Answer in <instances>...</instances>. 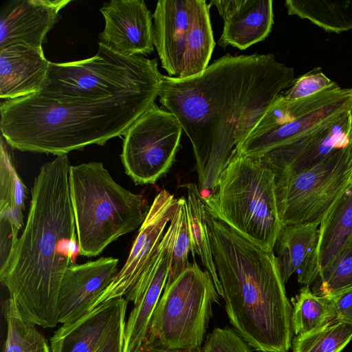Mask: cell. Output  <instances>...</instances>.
<instances>
[{
  "label": "cell",
  "mask_w": 352,
  "mask_h": 352,
  "mask_svg": "<svg viewBox=\"0 0 352 352\" xmlns=\"http://www.w3.org/2000/svg\"><path fill=\"white\" fill-rule=\"evenodd\" d=\"M295 79L272 54H227L198 75L162 76L159 100L190 140L199 190L214 188L236 148Z\"/></svg>",
  "instance_id": "6da1fadb"
},
{
  "label": "cell",
  "mask_w": 352,
  "mask_h": 352,
  "mask_svg": "<svg viewBox=\"0 0 352 352\" xmlns=\"http://www.w3.org/2000/svg\"><path fill=\"white\" fill-rule=\"evenodd\" d=\"M67 155L45 163L35 177L26 224L6 272L0 276L21 315L43 328L58 322L64 274L80 255L70 197Z\"/></svg>",
  "instance_id": "7a4b0ae2"
},
{
  "label": "cell",
  "mask_w": 352,
  "mask_h": 352,
  "mask_svg": "<svg viewBox=\"0 0 352 352\" xmlns=\"http://www.w3.org/2000/svg\"><path fill=\"white\" fill-rule=\"evenodd\" d=\"M207 221L230 324L256 351L287 352L294 333L292 306L274 250L255 243L208 212Z\"/></svg>",
  "instance_id": "3957f363"
},
{
  "label": "cell",
  "mask_w": 352,
  "mask_h": 352,
  "mask_svg": "<svg viewBox=\"0 0 352 352\" xmlns=\"http://www.w3.org/2000/svg\"><path fill=\"white\" fill-rule=\"evenodd\" d=\"M160 90L93 102L57 101L38 94L7 100L0 104L1 135L12 148L56 156L104 145L124 135L155 103Z\"/></svg>",
  "instance_id": "277c9868"
},
{
  "label": "cell",
  "mask_w": 352,
  "mask_h": 352,
  "mask_svg": "<svg viewBox=\"0 0 352 352\" xmlns=\"http://www.w3.org/2000/svg\"><path fill=\"white\" fill-rule=\"evenodd\" d=\"M70 197L80 255L94 257L140 227L150 206L118 184L100 162L71 165Z\"/></svg>",
  "instance_id": "5b68a950"
},
{
  "label": "cell",
  "mask_w": 352,
  "mask_h": 352,
  "mask_svg": "<svg viewBox=\"0 0 352 352\" xmlns=\"http://www.w3.org/2000/svg\"><path fill=\"white\" fill-rule=\"evenodd\" d=\"M274 173L262 157L235 152L210 195L209 214L265 249L274 250L283 226L278 212Z\"/></svg>",
  "instance_id": "8992f818"
},
{
  "label": "cell",
  "mask_w": 352,
  "mask_h": 352,
  "mask_svg": "<svg viewBox=\"0 0 352 352\" xmlns=\"http://www.w3.org/2000/svg\"><path fill=\"white\" fill-rule=\"evenodd\" d=\"M162 76L156 58L125 56L99 42L91 58L50 62L37 94L57 101H100L129 92L160 89Z\"/></svg>",
  "instance_id": "52a82bcc"
},
{
  "label": "cell",
  "mask_w": 352,
  "mask_h": 352,
  "mask_svg": "<svg viewBox=\"0 0 352 352\" xmlns=\"http://www.w3.org/2000/svg\"><path fill=\"white\" fill-rule=\"evenodd\" d=\"M219 301L210 273L194 261L173 283L165 286L143 344L168 350L201 348L213 305Z\"/></svg>",
  "instance_id": "ba28073f"
},
{
  "label": "cell",
  "mask_w": 352,
  "mask_h": 352,
  "mask_svg": "<svg viewBox=\"0 0 352 352\" xmlns=\"http://www.w3.org/2000/svg\"><path fill=\"white\" fill-rule=\"evenodd\" d=\"M274 176L282 225H320L352 180V143L310 169Z\"/></svg>",
  "instance_id": "9c48e42d"
},
{
  "label": "cell",
  "mask_w": 352,
  "mask_h": 352,
  "mask_svg": "<svg viewBox=\"0 0 352 352\" xmlns=\"http://www.w3.org/2000/svg\"><path fill=\"white\" fill-rule=\"evenodd\" d=\"M347 111H352V88H342L338 84L298 100H288L280 94L236 148V152L250 157L262 156Z\"/></svg>",
  "instance_id": "30bf717a"
},
{
  "label": "cell",
  "mask_w": 352,
  "mask_h": 352,
  "mask_svg": "<svg viewBox=\"0 0 352 352\" xmlns=\"http://www.w3.org/2000/svg\"><path fill=\"white\" fill-rule=\"evenodd\" d=\"M183 129L177 118L154 103L124 135L121 160L138 185L155 183L172 166Z\"/></svg>",
  "instance_id": "8fae6325"
},
{
  "label": "cell",
  "mask_w": 352,
  "mask_h": 352,
  "mask_svg": "<svg viewBox=\"0 0 352 352\" xmlns=\"http://www.w3.org/2000/svg\"><path fill=\"white\" fill-rule=\"evenodd\" d=\"M127 305L125 298H114L62 324L50 338L51 352H123Z\"/></svg>",
  "instance_id": "7c38bea8"
},
{
  "label": "cell",
  "mask_w": 352,
  "mask_h": 352,
  "mask_svg": "<svg viewBox=\"0 0 352 352\" xmlns=\"http://www.w3.org/2000/svg\"><path fill=\"white\" fill-rule=\"evenodd\" d=\"M178 224L177 210L156 254L125 296L134 306L126 321L123 352H137L146 338L152 315L168 280Z\"/></svg>",
  "instance_id": "4fadbf2b"
},
{
  "label": "cell",
  "mask_w": 352,
  "mask_h": 352,
  "mask_svg": "<svg viewBox=\"0 0 352 352\" xmlns=\"http://www.w3.org/2000/svg\"><path fill=\"white\" fill-rule=\"evenodd\" d=\"M178 204V199L166 190L157 194L125 263L88 311L102 302L126 295L156 254L166 226L177 212Z\"/></svg>",
  "instance_id": "5bb4252c"
},
{
  "label": "cell",
  "mask_w": 352,
  "mask_h": 352,
  "mask_svg": "<svg viewBox=\"0 0 352 352\" xmlns=\"http://www.w3.org/2000/svg\"><path fill=\"white\" fill-rule=\"evenodd\" d=\"M352 143V111L342 112L296 140L262 155L274 175L298 173Z\"/></svg>",
  "instance_id": "9a60e30c"
},
{
  "label": "cell",
  "mask_w": 352,
  "mask_h": 352,
  "mask_svg": "<svg viewBox=\"0 0 352 352\" xmlns=\"http://www.w3.org/2000/svg\"><path fill=\"white\" fill-rule=\"evenodd\" d=\"M104 19L100 42L125 56H144L154 50L153 14L143 0H111L100 8Z\"/></svg>",
  "instance_id": "2e32d148"
},
{
  "label": "cell",
  "mask_w": 352,
  "mask_h": 352,
  "mask_svg": "<svg viewBox=\"0 0 352 352\" xmlns=\"http://www.w3.org/2000/svg\"><path fill=\"white\" fill-rule=\"evenodd\" d=\"M118 259L100 257L66 270L58 298V322H72L87 314L118 272Z\"/></svg>",
  "instance_id": "e0dca14e"
},
{
  "label": "cell",
  "mask_w": 352,
  "mask_h": 352,
  "mask_svg": "<svg viewBox=\"0 0 352 352\" xmlns=\"http://www.w3.org/2000/svg\"><path fill=\"white\" fill-rule=\"evenodd\" d=\"M70 0H12L0 14V48L22 43L41 47Z\"/></svg>",
  "instance_id": "ac0fdd59"
},
{
  "label": "cell",
  "mask_w": 352,
  "mask_h": 352,
  "mask_svg": "<svg viewBox=\"0 0 352 352\" xmlns=\"http://www.w3.org/2000/svg\"><path fill=\"white\" fill-rule=\"evenodd\" d=\"M224 25L218 44L243 50L265 40L274 24L272 0H213Z\"/></svg>",
  "instance_id": "d6986e66"
},
{
  "label": "cell",
  "mask_w": 352,
  "mask_h": 352,
  "mask_svg": "<svg viewBox=\"0 0 352 352\" xmlns=\"http://www.w3.org/2000/svg\"><path fill=\"white\" fill-rule=\"evenodd\" d=\"M352 238V180L318 228L316 246L302 268L298 281L310 286L328 267Z\"/></svg>",
  "instance_id": "ffe728a7"
},
{
  "label": "cell",
  "mask_w": 352,
  "mask_h": 352,
  "mask_svg": "<svg viewBox=\"0 0 352 352\" xmlns=\"http://www.w3.org/2000/svg\"><path fill=\"white\" fill-rule=\"evenodd\" d=\"M195 0H160L153 14L154 45L169 76L179 77Z\"/></svg>",
  "instance_id": "44dd1931"
},
{
  "label": "cell",
  "mask_w": 352,
  "mask_h": 352,
  "mask_svg": "<svg viewBox=\"0 0 352 352\" xmlns=\"http://www.w3.org/2000/svg\"><path fill=\"white\" fill-rule=\"evenodd\" d=\"M50 62L43 47L18 43L0 48V97L5 100L37 94Z\"/></svg>",
  "instance_id": "7402d4cb"
},
{
  "label": "cell",
  "mask_w": 352,
  "mask_h": 352,
  "mask_svg": "<svg viewBox=\"0 0 352 352\" xmlns=\"http://www.w3.org/2000/svg\"><path fill=\"white\" fill-rule=\"evenodd\" d=\"M319 225L295 223L282 226L274 250L283 280L287 282L298 272L314 252L318 241Z\"/></svg>",
  "instance_id": "603a6c76"
},
{
  "label": "cell",
  "mask_w": 352,
  "mask_h": 352,
  "mask_svg": "<svg viewBox=\"0 0 352 352\" xmlns=\"http://www.w3.org/2000/svg\"><path fill=\"white\" fill-rule=\"evenodd\" d=\"M210 6L204 0H195L179 78L198 75L208 66L215 45L210 18Z\"/></svg>",
  "instance_id": "cb8c5ba5"
},
{
  "label": "cell",
  "mask_w": 352,
  "mask_h": 352,
  "mask_svg": "<svg viewBox=\"0 0 352 352\" xmlns=\"http://www.w3.org/2000/svg\"><path fill=\"white\" fill-rule=\"evenodd\" d=\"M187 190L188 219L190 236V252L195 258L197 254L202 264L211 274L217 291L222 296L212 255L211 232L207 221V209L197 186L192 183L183 184Z\"/></svg>",
  "instance_id": "d4e9b609"
},
{
  "label": "cell",
  "mask_w": 352,
  "mask_h": 352,
  "mask_svg": "<svg viewBox=\"0 0 352 352\" xmlns=\"http://www.w3.org/2000/svg\"><path fill=\"white\" fill-rule=\"evenodd\" d=\"M289 15L307 19L329 33L352 30V0H286Z\"/></svg>",
  "instance_id": "484cf974"
},
{
  "label": "cell",
  "mask_w": 352,
  "mask_h": 352,
  "mask_svg": "<svg viewBox=\"0 0 352 352\" xmlns=\"http://www.w3.org/2000/svg\"><path fill=\"white\" fill-rule=\"evenodd\" d=\"M27 187L19 175L12 155L3 140L0 161V221L12 223L19 230L23 226Z\"/></svg>",
  "instance_id": "4316f807"
},
{
  "label": "cell",
  "mask_w": 352,
  "mask_h": 352,
  "mask_svg": "<svg viewBox=\"0 0 352 352\" xmlns=\"http://www.w3.org/2000/svg\"><path fill=\"white\" fill-rule=\"evenodd\" d=\"M2 312L7 326L3 352H51L47 340L21 315L13 298L3 302Z\"/></svg>",
  "instance_id": "83f0119b"
},
{
  "label": "cell",
  "mask_w": 352,
  "mask_h": 352,
  "mask_svg": "<svg viewBox=\"0 0 352 352\" xmlns=\"http://www.w3.org/2000/svg\"><path fill=\"white\" fill-rule=\"evenodd\" d=\"M291 302L292 327L296 336L319 329L335 319L329 300L315 294L309 286L302 287Z\"/></svg>",
  "instance_id": "f1b7e54d"
},
{
  "label": "cell",
  "mask_w": 352,
  "mask_h": 352,
  "mask_svg": "<svg viewBox=\"0 0 352 352\" xmlns=\"http://www.w3.org/2000/svg\"><path fill=\"white\" fill-rule=\"evenodd\" d=\"M352 340V325L331 320L324 327L296 336L292 352H342Z\"/></svg>",
  "instance_id": "f546056e"
},
{
  "label": "cell",
  "mask_w": 352,
  "mask_h": 352,
  "mask_svg": "<svg viewBox=\"0 0 352 352\" xmlns=\"http://www.w3.org/2000/svg\"><path fill=\"white\" fill-rule=\"evenodd\" d=\"M311 285L315 294L324 297L352 287V238Z\"/></svg>",
  "instance_id": "4dcf8cb0"
},
{
  "label": "cell",
  "mask_w": 352,
  "mask_h": 352,
  "mask_svg": "<svg viewBox=\"0 0 352 352\" xmlns=\"http://www.w3.org/2000/svg\"><path fill=\"white\" fill-rule=\"evenodd\" d=\"M178 230L173 249L171 266L165 286L173 283L190 265L188 253L191 245L187 200L182 197L178 199Z\"/></svg>",
  "instance_id": "1f68e13d"
},
{
  "label": "cell",
  "mask_w": 352,
  "mask_h": 352,
  "mask_svg": "<svg viewBox=\"0 0 352 352\" xmlns=\"http://www.w3.org/2000/svg\"><path fill=\"white\" fill-rule=\"evenodd\" d=\"M336 84L322 72L321 68L316 67L296 78L283 96L288 100H298L316 94Z\"/></svg>",
  "instance_id": "d6a6232c"
},
{
  "label": "cell",
  "mask_w": 352,
  "mask_h": 352,
  "mask_svg": "<svg viewBox=\"0 0 352 352\" xmlns=\"http://www.w3.org/2000/svg\"><path fill=\"white\" fill-rule=\"evenodd\" d=\"M252 348L232 328H215L208 334L201 352H252Z\"/></svg>",
  "instance_id": "836d02e7"
},
{
  "label": "cell",
  "mask_w": 352,
  "mask_h": 352,
  "mask_svg": "<svg viewBox=\"0 0 352 352\" xmlns=\"http://www.w3.org/2000/svg\"><path fill=\"white\" fill-rule=\"evenodd\" d=\"M327 298L333 306L334 320L352 325V287L333 294Z\"/></svg>",
  "instance_id": "e575fe53"
},
{
  "label": "cell",
  "mask_w": 352,
  "mask_h": 352,
  "mask_svg": "<svg viewBox=\"0 0 352 352\" xmlns=\"http://www.w3.org/2000/svg\"><path fill=\"white\" fill-rule=\"evenodd\" d=\"M201 348L195 349L168 350L143 344L137 352H201Z\"/></svg>",
  "instance_id": "d590c367"
},
{
  "label": "cell",
  "mask_w": 352,
  "mask_h": 352,
  "mask_svg": "<svg viewBox=\"0 0 352 352\" xmlns=\"http://www.w3.org/2000/svg\"><path fill=\"white\" fill-rule=\"evenodd\" d=\"M256 352H260V351H256Z\"/></svg>",
  "instance_id": "8d00e7d4"
}]
</instances>
